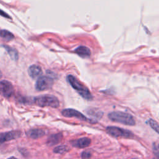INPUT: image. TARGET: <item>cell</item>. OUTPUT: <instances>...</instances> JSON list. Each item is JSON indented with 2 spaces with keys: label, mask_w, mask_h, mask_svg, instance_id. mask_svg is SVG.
I'll use <instances>...</instances> for the list:
<instances>
[{
  "label": "cell",
  "mask_w": 159,
  "mask_h": 159,
  "mask_svg": "<svg viewBox=\"0 0 159 159\" xmlns=\"http://www.w3.org/2000/svg\"><path fill=\"white\" fill-rule=\"evenodd\" d=\"M62 139V134H52L51 135L48 140H47V144L50 146H52L55 144L58 143L60 142V141Z\"/></svg>",
  "instance_id": "cell-13"
},
{
  "label": "cell",
  "mask_w": 159,
  "mask_h": 159,
  "mask_svg": "<svg viewBox=\"0 0 159 159\" xmlns=\"http://www.w3.org/2000/svg\"><path fill=\"white\" fill-rule=\"evenodd\" d=\"M148 122L149 125H150V127L154 130H155L157 133H158V123L155 120H153L152 119H148Z\"/></svg>",
  "instance_id": "cell-17"
},
{
  "label": "cell",
  "mask_w": 159,
  "mask_h": 159,
  "mask_svg": "<svg viewBox=\"0 0 159 159\" xmlns=\"http://www.w3.org/2000/svg\"><path fill=\"white\" fill-rule=\"evenodd\" d=\"M33 102L40 107L49 106L51 107L56 108L60 105L58 98L53 95L45 94L39 96L33 99Z\"/></svg>",
  "instance_id": "cell-3"
},
{
  "label": "cell",
  "mask_w": 159,
  "mask_h": 159,
  "mask_svg": "<svg viewBox=\"0 0 159 159\" xmlns=\"http://www.w3.org/2000/svg\"><path fill=\"white\" fill-rule=\"evenodd\" d=\"M53 84V79L47 76H40L36 81L35 88L37 91H44L50 89Z\"/></svg>",
  "instance_id": "cell-5"
},
{
  "label": "cell",
  "mask_w": 159,
  "mask_h": 159,
  "mask_svg": "<svg viewBox=\"0 0 159 159\" xmlns=\"http://www.w3.org/2000/svg\"><path fill=\"white\" fill-rule=\"evenodd\" d=\"M0 16H3V17H6V18L11 19V17H10L7 13H6L4 11H3L2 10H1V9H0Z\"/></svg>",
  "instance_id": "cell-19"
},
{
  "label": "cell",
  "mask_w": 159,
  "mask_h": 159,
  "mask_svg": "<svg viewBox=\"0 0 159 159\" xmlns=\"http://www.w3.org/2000/svg\"><path fill=\"white\" fill-rule=\"evenodd\" d=\"M0 37L6 41H10L14 39V35L7 30L0 29Z\"/></svg>",
  "instance_id": "cell-14"
},
{
  "label": "cell",
  "mask_w": 159,
  "mask_h": 159,
  "mask_svg": "<svg viewBox=\"0 0 159 159\" xmlns=\"http://www.w3.org/2000/svg\"><path fill=\"white\" fill-rule=\"evenodd\" d=\"M67 80L72 88L76 90L78 94L83 98L87 100H91L93 98V96L88 89V88L79 81L74 76L68 75L67 76Z\"/></svg>",
  "instance_id": "cell-1"
},
{
  "label": "cell",
  "mask_w": 159,
  "mask_h": 159,
  "mask_svg": "<svg viewBox=\"0 0 159 159\" xmlns=\"http://www.w3.org/2000/svg\"><path fill=\"white\" fill-rule=\"evenodd\" d=\"M4 47L6 48V50H7V52H8V53L9 54L12 59L14 60H17L18 59V53L15 49L6 45L4 46Z\"/></svg>",
  "instance_id": "cell-15"
},
{
  "label": "cell",
  "mask_w": 159,
  "mask_h": 159,
  "mask_svg": "<svg viewBox=\"0 0 159 159\" xmlns=\"http://www.w3.org/2000/svg\"><path fill=\"white\" fill-rule=\"evenodd\" d=\"M61 114L63 116L66 117H75V118H77L81 120L88 121L89 122H93L90 119H88L84 115H83L82 113H81L78 111L74 109H71V108L65 109L61 111Z\"/></svg>",
  "instance_id": "cell-6"
},
{
  "label": "cell",
  "mask_w": 159,
  "mask_h": 159,
  "mask_svg": "<svg viewBox=\"0 0 159 159\" xmlns=\"http://www.w3.org/2000/svg\"><path fill=\"white\" fill-rule=\"evenodd\" d=\"M106 131L109 135L114 137L130 138L133 136V134L130 131L115 126L107 127Z\"/></svg>",
  "instance_id": "cell-4"
},
{
  "label": "cell",
  "mask_w": 159,
  "mask_h": 159,
  "mask_svg": "<svg viewBox=\"0 0 159 159\" xmlns=\"http://www.w3.org/2000/svg\"><path fill=\"white\" fill-rule=\"evenodd\" d=\"M45 134V131L40 129H34L27 131V135L33 139H37L42 137Z\"/></svg>",
  "instance_id": "cell-11"
},
{
  "label": "cell",
  "mask_w": 159,
  "mask_h": 159,
  "mask_svg": "<svg viewBox=\"0 0 159 159\" xmlns=\"http://www.w3.org/2000/svg\"><path fill=\"white\" fill-rule=\"evenodd\" d=\"M91 143V139L88 137H82L71 142L73 146L78 148H85L88 147Z\"/></svg>",
  "instance_id": "cell-10"
},
{
  "label": "cell",
  "mask_w": 159,
  "mask_h": 159,
  "mask_svg": "<svg viewBox=\"0 0 159 159\" xmlns=\"http://www.w3.org/2000/svg\"><path fill=\"white\" fill-rule=\"evenodd\" d=\"M91 157V155L88 152H83L81 154V158H88Z\"/></svg>",
  "instance_id": "cell-18"
},
{
  "label": "cell",
  "mask_w": 159,
  "mask_h": 159,
  "mask_svg": "<svg viewBox=\"0 0 159 159\" xmlns=\"http://www.w3.org/2000/svg\"><path fill=\"white\" fill-rule=\"evenodd\" d=\"M109 119L116 122H119L127 125H134L135 121L133 116L128 113L121 111H114L108 114Z\"/></svg>",
  "instance_id": "cell-2"
},
{
  "label": "cell",
  "mask_w": 159,
  "mask_h": 159,
  "mask_svg": "<svg viewBox=\"0 0 159 159\" xmlns=\"http://www.w3.org/2000/svg\"><path fill=\"white\" fill-rule=\"evenodd\" d=\"M75 52L83 58H88L91 55V50L85 46H79L75 50Z\"/></svg>",
  "instance_id": "cell-12"
},
{
  "label": "cell",
  "mask_w": 159,
  "mask_h": 159,
  "mask_svg": "<svg viewBox=\"0 0 159 159\" xmlns=\"http://www.w3.org/2000/svg\"><path fill=\"white\" fill-rule=\"evenodd\" d=\"M29 75L33 79L39 77L42 74V70L40 66L37 65H32L29 66L28 69Z\"/></svg>",
  "instance_id": "cell-9"
},
{
  "label": "cell",
  "mask_w": 159,
  "mask_h": 159,
  "mask_svg": "<svg viewBox=\"0 0 159 159\" xmlns=\"http://www.w3.org/2000/svg\"><path fill=\"white\" fill-rule=\"evenodd\" d=\"M69 150H70L69 147H67L66 145H58V146L55 147L53 152L56 153L63 154V153H65L67 152H68Z\"/></svg>",
  "instance_id": "cell-16"
},
{
  "label": "cell",
  "mask_w": 159,
  "mask_h": 159,
  "mask_svg": "<svg viewBox=\"0 0 159 159\" xmlns=\"http://www.w3.org/2000/svg\"><path fill=\"white\" fill-rule=\"evenodd\" d=\"M14 87L12 83L7 80L0 81V94L4 98H9L14 94Z\"/></svg>",
  "instance_id": "cell-7"
},
{
  "label": "cell",
  "mask_w": 159,
  "mask_h": 159,
  "mask_svg": "<svg viewBox=\"0 0 159 159\" xmlns=\"http://www.w3.org/2000/svg\"><path fill=\"white\" fill-rule=\"evenodd\" d=\"M21 135V132L19 130H12L0 134V143L7 141L18 139Z\"/></svg>",
  "instance_id": "cell-8"
},
{
  "label": "cell",
  "mask_w": 159,
  "mask_h": 159,
  "mask_svg": "<svg viewBox=\"0 0 159 159\" xmlns=\"http://www.w3.org/2000/svg\"><path fill=\"white\" fill-rule=\"evenodd\" d=\"M1 76H2V73H1V70H0V78H1Z\"/></svg>",
  "instance_id": "cell-20"
}]
</instances>
